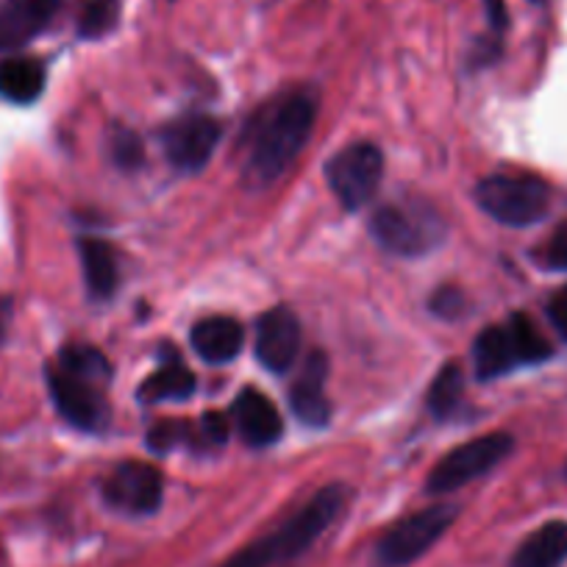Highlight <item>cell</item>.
<instances>
[{"label":"cell","mask_w":567,"mask_h":567,"mask_svg":"<svg viewBox=\"0 0 567 567\" xmlns=\"http://www.w3.org/2000/svg\"><path fill=\"white\" fill-rule=\"evenodd\" d=\"M375 243L398 256H423L437 248L445 237V223L440 212L425 200L381 206L370 223Z\"/></svg>","instance_id":"obj_3"},{"label":"cell","mask_w":567,"mask_h":567,"mask_svg":"<svg viewBox=\"0 0 567 567\" xmlns=\"http://www.w3.org/2000/svg\"><path fill=\"white\" fill-rule=\"evenodd\" d=\"M432 309H434V315H440V318H449V320L460 318V315H462V292L445 287V290H440L437 296L432 298Z\"/></svg>","instance_id":"obj_28"},{"label":"cell","mask_w":567,"mask_h":567,"mask_svg":"<svg viewBox=\"0 0 567 567\" xmlns=\"http://www.w3.org/2000/svg\"><path fill=\"white\" fill-rule=\"evenodd\" d=\"M182 440H187V425L176 423V420H165V423L154 425L148 432V445L156 454H167V451L176 449Z\"/></svg>","instance_id":"obj_25"},{"label":"cell","mask_w":567,"mask_h":567,"mask_svg":"<svg viewBox=\"0 0 567 567\" xmlns=\"http://www.w3.org/2000/svg\"><path fill=\"white\" fill-rule=\"evenodd\" d=\"M9 326H12V301L7 296H0V342L7 340Z\"/></svg>","instance_id":"obj_31"},{"label":"cell","mask_w":567,"mask_h":567,"mask_svg":"<svg viewBox=\"0 0 567 567\" xmlns=\"http://www.w3.org/2000/svg\"><path fill=\"white\" fill-rule=\"evenodd\" d=\"M59 364L64 370H70V373L97 381V384H103L109 379V362L103 359L101 351H95L90 346H68L59 353Z\"/></svg>","instance_id":"obj_22"},{"label":"cell","mask_w":567,"mask_h":567,"mask_svg":"<svg viewBox=\"0 0 567 567\" xmlns=\"http://www.w3.org/2000/svg\"><path fill=\"white\" fill-rule=\"evenodd\" d=\"M550 357V346L526 315H512L506 326L482 331L473 346V362L482 379H495L520 364L543 362Z\"/></svg>","instance_id":"obj_4"},{"label":"cell","mask_w":567,"mask_h":567,"mask_svg":"<svg viewBox=\"0 0 567 567\" xmlns=\"http://www.w3.org/2000/svg\"><path fill=\"white\" fill-rule=\"evenodd\" d=\"M512 449H515V440L504 432L484 434V437L460 445L449 456H443L440 465L432 471V476H429V493L443 495L465 487L473 478L484 476L498 462H504L512 454Z\"/></svg>","instance_id":"obj_7"},{"label":"cell","mask_w":567,"mask_h":567,"mask_svg":"<svg viewBox=\"0 0 567 567\" xmlns=\"http://www.w3.org/2000/svg\"><path fill=\"white\" fill-rule=\"evenodd\" d=\"M45 90V68L37 59H9L0 64V95L29 106Z\"/></svg>","instance_id":"obj_19"},{"label":"cell","mask_w":567,"mask_h":567,"mask_svg":"<svg viewBox=\"0 0 567 567\" xmlns=\"http://www.w3.org/2000/svg\"><path fill=\"white\" fill-rule=\"evenodd\" d=\"M545 261L554 270H567V223L556 228L554 237H550L548 248H545Z\"/></svg>","instance_id":"obj_27"},{"label":"cell","mask_w":567,"mask_h":567,"mask_svg":"<svg viewBox=\"0 0 567 567\" xmlns=\"http://www.w3.org/2000/svg\"><path fill=\"white\" fill-rule=\"evenodd\" d=\"M162 473L148 462H123L106 482V501L128 515H151L162 504Z\"/></svg>","instance_id":"obj_11"},{"label":"cell","mask_w":567,"mask_h":567,"mask_svg":"<svg viewBox=\"0 0 567 567\" xmlns=\"http://www.w3.org/2000/svg\"><path fill=\"white\" fill-rule=\"evenodd\" d=\"M112 154H114V162H117L123 171H134V167H140L142 159H145V151H142L140 136L128 128L114 131Z\"/></svg>","instance_id":"obj_24"},{"label":"cell","mask_w":567,"mask_h":567,"mask_svg":"<svg viewBox=\"0 0 567 567\" xmlns=\"http://www.w3.org/2000/svg\"><path fill=\"white\" fill-rule=\"evenodd\" d=\"M548 315H550V323L559 329L561 337H567V287H561L548 303Z\"/></svg>","instance_id":"obj_29"},{"label":"cell","mask_w":567,"mask_h":567,"mask_svg":"<svg viewBox=\"0 0 567 567\" xmlns=\"http://www.w3.org/2000/svg\"><path fill=\"white\" fill-rule=\"evenodd\" d=\"M301 351V323L296 312L276 307L259 318L256 329V357L272 373H287Z\"/></svg>","instance_id":"obj_12"},{"label":"cell","mask_w":567,"mask_h":567,"mask_svg":"<svg viewBox=\"0 0 567 567\" xmlns=\"http://www.w3.org/2000/svg\"><path fill=\"white\" fill-rule=\"evenodd\" d=\"M223 125L206 114H189L162 131V148L167 159L184 173H198L215 154Z\"/></svg>","instance_id":"obj_10"},{"label":"cell","mask_w":567,"mask_h":567,"mask_svg":"<svg viewBox=\"0 0 567 567\" xmlns=\"http://www.w3.org/2000/svg\"><path fill=\"white\" fill-rule=\"evenodd\" d=\"M487 18H489V29H493L495 34H501V31L506 29L509 18H506L504 0H487Z\"/></svg>","instance_id":"obj_30"},{"label":"cell","mask_w":567,"mask_h":567,"mask_svg":"<svg viewBox=\"0 0 567 567\" xmlns=\"http://www.w3.org/2000/svg\"><path fill=\"white\" fill-rule=\"evenodd\" d=\"M342 506H346V487H340V484L323 487L298 515H292L290 520L284 523L278 532L250 543L248 548L234 554L223 567H272L278 561H287L292 556L303 554L334 523Z\"/></svg>","instance_id":"obj_2"},{"label":"cell","mask_w":567,"mask_h":567,"mask_svg":"<svg viewBox=\"0 0 567 567\" xmlns=\"http://www.w3.org/2000/svg\"><path fill=\"white\" fill-rule=\"evenodd\" d=\"M476 200L504 226H534L550 206L548 184L534 176H489L476 187Z\"/></svg>","instance_id":"obj_5"},{"label":"cell","mask_w":567,"mask_h":567,"mask_svg":"<svg viewBox=\"0 0 567 567\" xmlns=\"http://www.w3.org/2000/svg\"><path fill=\"white\" fill-rule=\"evenodd\" d=\"M234 420H237V429L245 443L254 445V449L272 445L281 437V414H278L276 403L259 390H245L234 401Z\"/></svg>","instance_id":"obj_15"},{"label":"cell","mask_w":567,"mask_h":567,"mask_svg":"<svg viewBox=\"0 0 567 567\" xmlns=\"http://www.w3.org/2000/svg\"><path fill=\"white\" fill-rule=\"evenodd\" d=\"M59 0H9L0 9V53L20 51L48 29Z\"/></svg>","instance_id":"obj_13"},{"label":"cell","mask_w":567,"mask_h":567,"mask_svg":"<svg viewBox=\"0 0 567 567\" xmlns=\"http://www.w3.org/2000/svg\"><path fill=\"white\" fill-rule=\"evenodd\" d=\"M381 176H384V156L370 142H353L326 167V178L346 209H362L379 189Z\"/></svg>","instance_id":"obj_8"},{"label":"cell","mask_w":567,"mask_h":567,"mask_svg":"<svg viewBox=\"0 0 567 567\" xmlns=\"http://www.w3.org/2000/svg\"><path fill=\"white\" fill-rule=\"evenodd\" d=\"M193 390L195 375L176 359V362H167L165 368L156 370V373L140 386V398L145 403L184 401L187 395H193Z\"/></svg>","instance_id":"obj_20"},{"label":"cell","mask_w":567,"mask_h":567,"mask_svg":"<svg viewBox=\"0 0 567 567\" xmlns=\"http://www.w3.org/2000/svg\"><path fill=\"white\" fill-rule=\"evenodd\" d=\"M318 101L312 92H290L284 95L254 128V140L245 162V182L256 189L270 187L276 178L290 171L292 162L312 136Z\"/></svg>","instance_id":"obj_1"},{"label":"cell","mask_w":567,"mask_h":567,"mask_svg":"<svg viewBox=\"0 0 567 567\" xmlns=\"http://www.w3.org/2000/svg\"><path fill=\"white\" fill-rule=\"evenodd\" d=\"M460 509L451 504L429 506V509L417 512V515L406 517L398 526H392L390 532L381 537V543L375 545V567H406L414 559L432 548L440 537L451 528V523L456 520Z\"/></svg>","instance_id":"obj_6"},{"label":"cell","mask_w":567,"mask_h":567,"mask_svg":"<svg viewBox=\"0 0 567 567\" xmlns=\"http://www.w3.org/2000/svg\"><path fill=\"white\" fill-rule=\"evenodd\" d=\"M462 386H465V379H462L460 364L449 362L429 386V409H432L434 417L443 420L454 412L462 398Z\"/></svg>","instance_id":"obj_21"},{"label":"cell","mask_w":567,"mask_h":567,"mask_svg":"<svg viewBox=\"0 0 567 567\" xmlns=\"http://www.w3.org/2000/svg\"><path fill=\"white\" fill-rule=\"evenodd\" d=\"M120 3L123 0H86L84 12H81V37L97 40L109 34L120 18Z\"/></svg>","instance_id":"obj_23"},{"label":"cell","mask_w":567,"mask_h":567,"mask_svg":"<svg viewBox=\"0 0 567 567\" xmlns=\"http://www.w3.org/2000/svg\"><path fill=\"white\" fill-rule=\"evenodd\" d=\"M48 386H51V398L56 403L59 414L68 423H73L75 429H84V432L103 429L109 417V406L101 392H97V381L70 373L59 364V368H48Z\"/></svg>","instance_id":"obj_9"},{"label":"cell","mask_w":567,"mask_h":567,"mask_svg":"<svg viewBox=\"0 0 567 567\" xmlns=\"http://www.w3.org/2000/svg\"><path fill=\"white\" fill-rule=\"evenodd\" d=\"M228 432H231V425H228V417L223 412H206L204 417H200V434H204L212 445L226 443Z\"/></svg>","instance_id":"obj_26"},{"label":"cell","mask_w":567,"mask_h":567,"mask_svg":"<svg viewBox=\"0 0 567 567\" xmlns=\"http://www.w3.org/2000/svg\"><path fill=\"white\" fill-rule=\"evenodd\" d=\"M245 329L234 318H206L195 323L193 348L209 364H226L243 351Z\"/></svg>","instance_id":"obj_16"},{"label":"cell","mask_w":567,"mask_h":567,"mask_svg":"<svg viewBox=\"0 0 567 567\" xmlns=\"http://www.w3.org/2000/svg\"><path fill=\"white\" fill-rule=\"evenodd\" d=\"M567 559V523L554 520L539 526L517 548L512 567H561Z\"/></svg>","instance_id":"obj_17"},{"label":"cell","mask_w":567,"mask_h":567,"mask_svg":"<svg viewBox=\"0 0 567 567\" xmlns=\"http://www.w3.org/2000/svg\"><path fill=\"white\" fill-rule=\"evenodd\" d=\"M79 250H81V261H84L86 287H90L92 298H112L120 281L117 256H114L112 245L90 237V239H81Z\"/></svg>","instance_id":"obj_18"},{"label":"cell","mask_w":567,"mask_h":567,"mask_svg":"<svg viewBox=\"0 0 567 567\" xmlns=\"http://www.w3.org/2000/svg\"><path fill=\"white\" fill-rule=\"evenodd\" d=\"M326 375H329V359L315 351L290 390L292 412L307 425H315V429L326 425L331 417V403L326 398Z\"/></svg>","instance_id":"obj_14"}]
</instances>
